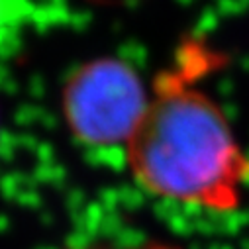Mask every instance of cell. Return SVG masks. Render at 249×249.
<instances>
[{
	"mask_svg": "<svg viewBox=\"0 0 249 249\" xmlns=\"http://www.w3.org/2000/svg\"><path fill=\"white\" fill-rule=\"evenodd\" d=\"M226 63L222 49L189 36L155 75L145 114L124 147L128 169L145 193L208 212L239 210L249 153L202 87Z\"/></svg>",
	"mask_w": 249,
	"mask_h": 249,
	"instance_id": "obj_1",
	"label": "cell"
},
{
	"mask_svg": "<svg viewBox=\"0 0 249 249\" xmlns=\"http://www.w3.org/2000/svg\"><path fill=\"white\" fill-rule=\"evenodd\" d=\"M149 90L130 61L102 55L65 81L61 112L71 136L89 147H126L145 114Z\"/></svg>",
	"mask_w": 249,
	"mask_h": 249,
	"instance_id": "obj_2",
	"label": "cell"
},
{
	"mask_svg": "<svg viewBox=\"0 0 249 249\" xmlns=\"http://www.w3.org/2000/svg\"><path fill=\"white\" fill-rule=\"evenodd\" d=\"M75 249H184L177 243L169 241H159V239H149L143 243H134V245H85V247H75Z\"/></svg>",
	"mask_w": 249,
	"mask_h": 249,
	"instance_id": "obj_3",
	"label": "cell"
}]
</instances>
